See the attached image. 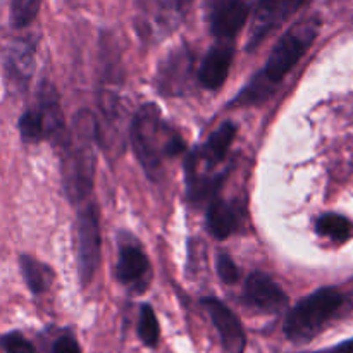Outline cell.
I'll list each match as a JSON object with an SVG mask.
<instances>
[{
	"label": "cell",
	"instance_id": "6da1fadb",
	"mask_svg": "<svg viewBox=\"0 0 353 353\" xmlns=\"http://www.w3.org/2000/svg\"><path fill=\"white\" fill-rule=\"evenodd\" d=\"M97 121L88 109L74 114L62 138V179L71 202L83 203L90 196L95 174Z\"/></svg>",
	"mask_w": 353,
	"mask_h": 353
},
{
	"label": "cell",
	"instance_id": "7a4b0ae2",
	"mask_svg": "<svg viewBox=\"0 0 353 353\" xmlns=\"http://www.w3.org/2000/svg\"><path fill=\"white\" fill-rule=\"evenodd\" d=\"M319 33V21L316 17L302 21L286 31L285 37L276 43L261 74L236 97V105H250L262 102L276 85L296 65L305 55Z\"/></svg>",
	"mask_w": 353,
	"mask_h": 353
},
{
	"label": "cell",
	"instance_id": "3957f363",
	"mask_svg": "<svg viewBox=\"0 0 353 353\" xmlns=\"http://www.w3.org/2000/svg\"><path fill=\"white\" fill-rule=\"evenodd\" d=\"M131 141L134 154L147 176L154 181L162 178V159L176 157L185 152V141L178 133H172L162 121L155 105H143L131 123Z\"/></svg>",
	"mask_w": 353,
	"mask_h": 353
},
{
	"label": "cell",
	"instance_id": "277c9868",
	"mask_svg": "<svg viewBox=\"0 0 353 353\" xmlns=\"http://www.w3.org/2000/svg\"><path fill=\"white\" fill-rule=\"evenodd\" d=\"M345 295L336 288H321L300 300L286 314L283 333L292 343L303 345L319 336L343 307Z\"/></svg>",
	"mask_w": 353,
	"mask_h": 353
},
{
	"label": "cell",
	"instance_id": "5b68a950",
	"mask_svg": "<svg viewBox=\"0 0 353 353\" xmlns=\"http://www.w3.org/2000/svg\"><path fill=\"white\" fill-rule=\"evenodd\" d=\"M100 221L95 203L86 202L78 214V268L83 286L95 278L100 264Z\"/></svg>",
	"mask_w": 353,
	"mask_h": 353
},
{
	"label": "cell",
	"instance_id": "8992f818",
	"mask_svg": "<svg viewBox=\"0 0 353 353\" xmlns=\"http://www.w3.org/2000/svg\"><path fill=\"white\" fill-rule=\"evenodd\" d=\"M192 0H140L138 30L147 40H159L174 31Z\"/></svg>",
	"mask_w": 353,
	"mask_h": 353
},
{
	"label": "cell",
	"instance_id": "52a82bcc",
	"mask_svg": "<svg viewBox=\"0 0 353 353\" xmlns=\"http://www.w3.org/2000/svg\"><path fill=\"white\" fill-rule=\"evenodd\" d=\"M203 309L210 316L214 327L219 334L221 347L224 353H245L247 350V333L238 319L236 314L230 309L224 302L214 296H207L202 300Z\"/></svg>",
	"mask_w": 353,
	"mask_h": 353
},
{
	"label": "cell",
	"instance_id": "ba28073f",
	"mask_svg": "<svg viewBox=\"0 0 353 353\" xmlns=\"http://www.w3.org/2000/svg\"><path fill=\"white\" fill-rule=\"evenodd\" d=\"M243 299L248 307L262 314H279L288 305V296L264 272H252L245 283Z\"/></svg>",
	"mask_w": 353,
	"mask_h": 353
},
{
	"label": "cell",
	"instance_id": "9c48e42d",
	"mask_svg": "<svg viewBox=\"0 0 353 353\" xmlns=\"http://www.w3.org/2000/svg\"><path fill=\"white\" fill-rule=\"evenodd\" d=\"M210 31L219 40H231L243 28L248 17L245 0H207Z\"/></svg>",
	"mask_w": 353,
	"mask_h": 353
},
{
	"label": "cell",
	"instance_id": "30bf717a",
	"mask_svg": "<svg viewBox=\"0 0 353 353\" xmlns=\"http://www.w3.org/2000/svg\"><path fill=\"white\" fill-rule=\"evenodd\" d=\"M193 71V55L188 48H176L164 61L157 72V86L164 95H183L190 85Z\"/></svg>",
	"mask_w": 353,
	"mask_h": 353
},
{
	"label": "cell",
	"instance_id": "8fae6325",
	"mask_svg": "<svg viewBox=\"0 0 353 353\" xmlns=\"http://www.w3.org/2000/svg\"><path fill=\"white\" fill-rule=\"evenodd\" d=\"M223 43L214 45L203 57L199 71V79L207 90H219L230 74L233 48L228 43L230 40H221Z\"/></svg>",
	"mask_w": 353,
	"mask_h": 353
},
{
	"label": "cell",
	"instance_id": "7c38bea8",
	"mask_svg": "<svg viewBox=\"0 0 353 353\" xmlns=\"http://www.w3.org/2000/svg\"><path fill=\"white\" fill-rule=\"evenodd\" d=\"M286 19L288 17L283 9L281 0H259L254 12V21H252L250 34H248V50H254L257 45H261L262 40Z\"/></svg>",
	"mask_w": 353,
	"mask_h": 353
},
{
	"label": "cell",
	"instance_id": "4fadbf2b",
	"mask_svg": "<svg viewBox=\"0 0 353 353\" xmlns=\"http://www.w3.org/2000/svg\"><path fill=\"white\" fill-rule=\"evenodd\" d=\"M207 226L214 238L224 240L240 226V210L234 203L216 195L210 199L209 209H207Z\"/></svg>",
	"mask_w": 353,
	"mask_h": 353
},
{
	"label": "cell",
	"instance_id": "5bb4252c",
	"mask_svg": "<svg viewBox=\"0 0 353 353\" xmlns=\"http://www.w3.org/2000/svg\"><path fill=\"white\" fill-rule=\"evenodd\" d=\"M148 259L138 247H126L121 248L119 261H117V278L124 285H140L145 276L148 274Z\"/></svg>",
	"mask_w": 353,
	"mask_h": 353
},
{
	"label": "cell",
	"instance_id": "9a60e30c",
	"mask_svg": "<svg viewBox=\"0 0 353 353\" xmlns=\"http://www.w3.org/2000/svg\"><path fill=\"white\" fill-rule=\"evenodd\" d=\"M7 72L10 79L19 83L21 86L30 81L34 69V45L28 43L26 40H21L17 43L10 45L7 52Z\"/></svg>",
	"mask_w": 353,
	"mask_h": 353
},
{
	"label": "cell",
	"instance_id": "2e32d148",
	"mask_svg": "<svg viewBox=\"0 0 353 353\" xmlns=\"http://www.w3.org/2000/svg\"><path fill=\"white\" fill-rule=\"evenodd\" d=\"M19 264L24 276V281H26L28 288H30L34 295L45 293L50 288L52 279H54V271H52L48 265L37 261V259L30 257V255H21Z\"/></svg>",
	"mask_w": 353,
	"mask_h": 353
},
{
	"label": "cell",
	"instance_id": "e0dca14e",
	"mask_svg": "<svg viewBox=\"0 0 353 353\" xmlns=\"http://www.w3.org/2000/svg\"><path fill=\"white\" fill-rule=\"evenodd\" d=\"M316 230L321 236L331 238L333 241L343 243L350 238L352 226L345 217L338 216V214H324L317 219Z\"/></svg>",
	"mask_w": 353,
	"mask_h": 353
},
{
	"label": "cell",
	"instance_id": "ac0fdd59",
	"mask_svg": "<svg viewBox=\"0 0 353 353\" xmlns=\"http://www.w3.org/2000/svg\"><path fill=\"white\" fill-rule=\"evenodd\" d=\"M138 336L143 341L145 347L155 348L161 340V326L157 316L148 303L141 305L140 317H138Z\"/></svg>",
	"mask_w": 353,
	"mask_h": 353
},
{
	"label": "cell",
	"instance_id": "d6986e66",
	"mask_svg": "<svg viewBox=\"0 0 353 353\" xmlns=\"http://www.w3.org/2000/svg\"><path fill=\"white\" fill-rule=\"evenodd\" d=\"M19 131L23 140L28 143H37V141L45 140V121L40 109L28 110L21 116Z\"/></svg>",
	"mask_w": 353,
	"mask_h": 353
},
{
	"label": "cell",
	"instance_id": "ffe728a7",
	"mask_svg": "<svg viewBox=\"0 0 353 353\" xmlns=\"http://www.w3.org/2000/svg\"><path fill=\"white\" fill-rule=\"evenodd\" d=\"M41 0H10V23L14 28H24L37 17Z\"/></svg>",
	"mask_w": 353,
	"mask_h": 353
},
{
	"label": "cell",
	"instance_id": "44dd1931",
	"mask_svg": "<svg viewBox=\"0 0 353 353\" xmlns=\"http://www.w3.org/2000/svg\"><path fill=\"white\" fill-rule=\"evenodd\" d=\"M0 348L3 353H38L37 347L19 331H10L0 336Z\"/></svg>",
	"mask_w": 353,
	"mask_h": 353
},
{
	"label": "cell",
	"instance_id": "7402d4cb",
	"mask_svg": "<svg viewBox=\"0 0 353 353\" xmlns=\"http://www.w3.org/2000/svg\"><path fill=\"white\" fill-rule=\"evenodd\" d=\"M216 268H217V274H219V278L223 279L226 285H233V283H236L238 278H240V269H238V265L234 264V261L230 257V255L226 254L217 255Z\"/></svg>",
	"mask_w": 353,
	"mask_h": 353
},
{
	"label": "cell",
	"instance_id": "603a6c76",
	"mask_svg": "<svg viewBox=\"0 0 353 353\" xmlns=\"http://www.w3.org/2000/svg\"><path fill=\"white\" fill-rule=\"evenodd\" d=\"M52 353H83L78 340L72 334H62L52 345Z\"/></svg>",
	"mask_w": 353,
	"mask_h": 353
},
{
	"label": "cell",
	"instance_id": "cb8c5ba5",
	"mask_svg": "<svg viewBox=\"0 0 353 353\" xmlns=\"http://www.w3.org/2000/svg\"><path fill=\"white\" fill-rule=\"evenodd\" d=\"M316 353H353V338L343 341V343H340V345H334V347L327 348V350L316 352Z\"/></svg>",
	"mask_w": 353,
	"mask_h": 353
},
{
	"label": "cell",
	"instance_id": "d4e9b609",
	"mask_svg": "<svg viewBox=\"0 0 353 353\" xmlns=\"http://www.w3.org/2000/svg\"><path fill=\"white\" fill-rule=\"evenodd\" d=\"M305 2V0H281L283 3V9H285V14L286 17H290L292 14H295L296 10L302 7V3Z\"/></svg>",
	"mask_w": 353,
	"mask_h": 353
}]
</instances>
